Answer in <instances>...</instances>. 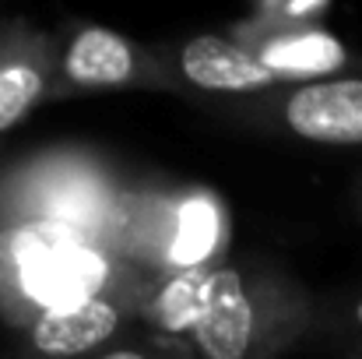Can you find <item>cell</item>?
Listing matches in <instances>:
<instances>
[{
  "mask_svg": "<svg viewBox=\"0 0 362 359\" xmlns=\"http://www.w3.org/2000/svg\"><path fill=\"white\" fill-rule=\"evenodd\" d=\"M310 324L306 292L271 271L222 264L211 271L190 349L197 359H278Z\"/></svg>",
  "mask_w": 362,
  "mask_h": 359,
  "instance_id": "1",
  "label": "cell"
},
{
  "mask_svg": "<svg viewBox=\"0 0 362 359\" xmlns=\"http://www.w3.org/2000/svg\"><path fill=\"white\" fill-rule=\"evenodd\" d=\"M60 81L78 92L110 89H162L173 85L169 71L148 50L134 46L120 32L103 25H81L60 53Z\"/></svg>",
  "mask_w": 362,
  "mask_h": 359,
  "instance_id": "2",
  "label": "cell"
},
{
  "mask_svg": "<svg viewBox=\"0 0 362 359\" xmlns=\"http://www.w3.org/2000/svg\"><path fill=\"white\" fill-rule=\"evenodd\" d=\"M278 123L310 144H362V78H310L274 99Z\"/></svg>",
  "mask_w": 362,
  "mask_h": 359,
  "instance_id": "3",
  "label": "cell"
},
{
  "mask_svg": "<svg viewBox=\"0 0 362 359\" xmlns=\"http://www.w3.org/2000/svg\"><path fill=\"white\" fill-rule=\"evenodd\" d=\"M176 71L187 85L211 96H257L285 81V74L274 71L260 53L222 35H197L183 42L176 53Z\"/></svg>",
  "mask_w": 362,
  "mask_h": 359,
  "instance_id": "4",
  "label": "cell"
},
{
  "mask_svg": "<svg viewBox=\"0 0 362 359\" xmlns=\"http://www.w3.org/2000/svg\"><path fill=\"white\" fill-rule=\"evenodd\" d=\"M123 324V310L106 296L46 307L25 328V349L39 359H81L99 353Z\"/></svg>",
  "mask_w": 362,
  "mask_h": 359,
  "instance_id": "5",
  "label": "cell"
},
{
  "mask_svg": "<svg viewBox=\"0 0 362 359\" xmlns=\"http://www.w3.org/2000/svg\"><path fill=\"white\" fill-rule=\"evenodd\" d=\"M60 78V57L39 35H0V134L28 117Z\"/></svg>",
  "mask_w": 362,
  "mask_h": 359,
  "instance_id": "6",
  "label": "cell"
},
{
  "mask_svg": "<svg viewBox=\"0 0 362 359\" xmlns=\"http://www.w3.org/2000/svg\"><path fill=\"white\" fill-rule=\"evenodd\" d=\"M215 268H180L169 282L158 285V292L144 303L148 321L155 324V331L165 342H183L190 346L194 328L204 314V300H208V282H211Z\"/></svg>",
  "mask_w": 362,
  "mask_h": 359,
  "instance_id": "7",
  "label": "cell"
},
{
  "mask_svg": "<svg viewBox=\"0 0 362 359\" xmlns=\"http://www.w3.org/2000/svg\"><path fill=\"white\" fill-rule=\"evenodd\" d=\"M176 356H180L176 342L158 338V342H130V346H117V349H110V353H103V356H95V359H176Z\"/></svg>",
  "mask_w": 362,
  "mask_h": 359,
  "instance_id": "8",
  "label": "cell"
},
{
  "mask_svg": "<svg viewBox=\"0 0 362 359\" xmlns=\"http://www.w3.org/2000/svg\"><path fill=\"white\" fill-rule=\"evenodd\" d=\"M356 317H359V324H362V303H359V310H356Z\"/></svg>",
  "mask_w": 362,
  "mask_h": 359,
  "instance_id": "9",
  "label": "cell"
}]
</instances>
